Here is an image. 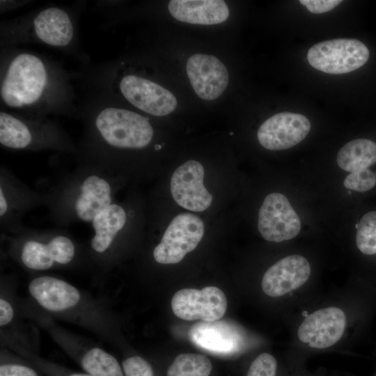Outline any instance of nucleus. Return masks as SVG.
<instances>
[{
  "instance_id": "obj_16",
  "label": "nucleus",
  "mask_w": 376,
  "mask_h": 376,
  "mask_svg": "<svg viewBox=\"0 0 376 376\" xmlns=\"http://www.w3.org/2000/svg\"><path fill=\"white\" fill-rule=\"evenodd\" d=\"M186 70L197 95L205 100L219 97L228 84V72L217 57L195 54L187 60Z\"/></svg>"
},
{
  "instance_id": "obj_6",
  "label": "nucleus",
  "mask_w": 376,
  "mask_h": 376,
  "mask_svg": "<svg viewBox=\"0 0 376 376\" xmlns=\"http://www.w3.org/2000/svg\"><path fill=\"white\" fill-rule=\"evenodd\" d=\"M369 55L368 47L360 40L337 38L312 46L308 51L307 59L316 70L340 75L363 66L368 61Z\"/></svg>"
},
{
  "instance_id": "obj_24",
  "label": "nucleus",
  "mask_w": 376,
  "mask_h": 376,
  "mask_svg": "<svg viewBox=\"0 0 376 376\" xmlns=\"http://www.w3.org/2000/svg\"><path fill=\"white\" fill-rule=\"evenodd\" d=\"M212 369V363L206 356L184 353L175 357L166 376H209Z\"/></svg>"
},
{
  "instance_id": "obj_30",
  "label": "nucleus",
  "mask_w": 376,
  "mask_h": 376,
  "mask_svg": "<svg viewBox=\"0 0 376 376\" xmlns=\"http://www.w3.org/2000/svg\"><path fill=\"white\" fill-rule=\"evenodd\" d=\"M300 3L305 6L312 13L320 14L330 11L342 1L339 0H300Z\"/></svg>"
},
{
  "instance_id": "obj_34",
  "label": "nucleus",
  "mask_w": 376,
  "mask_h": 376,
  "mask_svg": "<svg viewBox=\"0 0 376 376\" xmlns=\"http://www.w3.org/2000/svg\"><path fill=\"white\" fill-rule=\"evenodd\" d=\"M230 135H233V132H230Z\"/></svg>"
},
{
  "instance_id": "obj_2",
  "label": "nucleus",
  "mask_w": 376,
  "mask_h": 376,
  "mask_svg": "<svg viewBox=\"0 0 376 376\" xmlns=\"http://www.w3.org/2000/svg\"><path fill=\"white\" fill-rule=\"evenodd\" d=\"M153 136L154 130L147 117L124 109L105 108L91 123L86 152L80 162L110 173L122 151L146 148Z\"/></svg>"
},
{
  "instance_id": "obj_7",
  "label": "nucleus",
  "mask_w": 376,
  "mask_h": 376,
  "mask_svg": "<svg viewBox=\"0 0 376 376\" xmlns=\"http://www.w3.org/2000/svg\"><path fill=\"white\" fill-rule=\"evenodd\" d=\"M204 234V224L198 216L181 213L171 221L160 242L154 248L155 260L160 264H175L194 250Z\"/></svg>"
},
{
  "instance_id": "obj_9",
  "label": "nucleus",
  "mask_w": 376,
  "mask_h": 376,
  "mask_svg": "<svg viewBox=\"0 0 376 376\" xmlns=\"http://www.w3.org/2000/svg\"><path fill=\"white\" fill-rule=\"evenodd\" d=\"M347 326L344 311L338 306L319 308L308 315L298 327L299 340L308 347L324 350L337 344Z\"/></svg>"
},
{
  "instance_id": "obj_8",
  "label": "nucleus",
  "mask_w": 376,
  "mask_h": 376,
  "mask_svg": "<svg viewBox=\"0 0 376 376\" xmlns=\"http://www.w3.org/2000/svg\"><path fill=\"white\" fill-rule=\"evenodd\" d=\"M171 308L182 320L211 322L224 316L227 299L224 292L217 287L207 286L201 290L184 288L173 296Z\"/></svg>"
},
{
  "instance_id": "obj_12",
  "label": "nucleus",
  "mask_w": 376,
  "mask_h": 376,
  "mask_svg": "<svg viewBox=\"0 0 376 376\" xmlns=\"http://www.w3.org/2000/svg\"><path fill=\"white\" fill-rule=\"evenodd\" d=\"M124 97L140 110L156 116L171 113L177 107L174 95L160 85L136 75L125 76L120 82Z\"/></svg>"
},
{
  "instance_id": "obj_26",
  "label": "nucleus",
  "mask_w": 376,
  "mask_h": 376,
  "mask_svg": "<svg viewBox=\"0 0 376 376\" xmlns=\"http://www.w3.org/2000/svg\"><path fill=\"white\" fill-rule=\"evenodd\" d=\"M345 187L359 192L370 190L376 185V175L366 169L351 172L343 182Z\"/></svg>"
},
{
  "instance_id": "obj_1",
  "label": "nucleus",
  "mask_w": 376,
  "mask_h": 376,
  "mask_svg": "<svg viewBox=\"0 0 376 376\" xmlns=\"http://www.w3.org/2000/svg\"><path fill=\"white\" fill-rule=\"evenodd\" d=\"M121 178L91 164L77 167L41 191L49 219L58 226L77 222L91 223L102 210L114 203Z\"/></svg>"
},
{
  "instance_id": "obj_10",
  "label": "nucleus",
  "mask_w": 376,
  "mask_h": 376,
  "mask_svg": "<svg viewBox=\"0 0 376 376\" xmlns=\"http://www.w3.org/2000/svg\"><path fill=\"white\" fill-rule=\"evenodd\" d=\"M258 230L269 242H281L295 237L301 229L300 219L282 194L267 195L258 213Z\"/></svg>"
},
{
  "instance_id": "obj_13",
  "label": "nucleus",
  "mask_w": 376,
  "mask_h": 376,
  "mask_svg": "<svg viewBox=\"0 0 376 376\" xmlns=\"http://www.w3.org/2000/svg\"><path fill=\"white\" fill-rule=\"evenodd\" d=\"M311 130L308 119L302 114L282 112L266 120L257 136L263 147L271 150L290 148L303 141Z\"/></svg>"
},
{
  "instance_id": "obj_32",
  "label": "nucleus",
  "mask_w": 376,
  "mask_h": 376,
  "mask_svg": "<svg viewBox=\"0 0 376 376\" xmlns=\"http://www.w3.org/2000/svg\"><path fill=\"white\" fill-rule=\"evenodd\" d=\"M13 309L10 304L3 299H0V325L8 324L13 319Z\"/></svg>"
},
{
  "instance_id": "obj_23",
  "label": "nucleus",
  "mask_w": 376,
  "mask_h": 376,
  "mask_svg": "<svg viewBox=\"0 0 376 376\" xmlns=\"http://www.w3.org/2000/svg\"><path fill=\"white\" fill-rule=\"evenodd\" d=\"M79 362L86 373L91 376H125L123 367L117 359L98 347L85 352Z\"/></svg>"
},
{
  "instance_id": "obj_11",
  "label": "nucleus",
  "mask_w": 376,
  "mask_h": 376,
  "mask_svg": "<svg viewBox=\"0 0 376 376\" xmlns=\"http://www.w3.org/2000/svg\"><path fill=\"white\" fill-rule=\"evenodd\" d=\"M135 215L134 210L116 202L102 210L91 223L94 232L90 242L91 251L97 257H109Z\"/></svg>"
},
{
  "instance_id": "obj_29",
  "label": "nucleus",
  "mask_w": 376,
  "mask_h": 376,
  "mask_svg": "<svg viewBox=\"0 0 376 376\" xmlns=\"http://www.w3.org/2000/svg\"><path fill=\"white\" fill-rule=\"evenodd\" d=\"M0 376H38L32 367L16 361H3L0 366Z\"/></svg>"
},
{
  "instance_id": "obj_18",
  "label": "nucleus",
  "mask_w": 376,
  "mask_h": 376,
  "mask_svg": "<svg viewBox=\"0 0 376 376\" xmlns=\"http://www.w3.org/2000/svg\"><path fill=\"white\" fill-rule=\"evenodd\" d=\"M168 8L177 20L193 24H221L229 16L228 6L222 0H172Z\"/></svg>"
},
{
  "instance_id": "obj_25",
  "label": "nucleus",
  "mask_w": 376,
  "mask_h": 376,
  "mask_svg": "<svg viewBox=\"0 0 376 376\" xmlns=\"http://www.w3.org/2000/svg\"><path fill=\"white\" fill-rule=\"evenodd\" d=\"M356 244L366 255L376 254V211L365 214L357 226Z\"/></svg>"
},
{
  "instance_id": "obj_27",
  "label": "nucleus",
  "mask_w": 376,
  "mask_h": 376,
  "mask_svg": "<svg viewBox=\"0 0 376 376\" xmlns=\"http://www.w3.org/2000/svg\"><path fill=\"white\" fill-rule=\"evenodd\" d=\"M277 361L271 354L263 352L251 363L246 376H276Z\"/></svg>"
},
{
  "instance_id": "obj_28",
  "label": "nucleus",
  "mask_w": 376,
  "mask_h": 376,
  "mask_svg": "<svg viewBox=\"0 0 376 376\" xmlns=\"http://www.w3.org/2000/svg\"><path fill=\"white\" fill-rule=\"evenodd\" d=\"M125 376H154L151 365L139 356L130 357L122 362Z\"/></svg>"
},
{
  "instance_id": "obj_35",
  "label": "nucleus",
  "mask_w": 376,
  "mask_h": 376,
  "mask_svg": "<svg viewBox=\"0 0 376 376\" xmlns=\"http://www.w3.org/2000/svg\"><path fill=\"white\" fill-rule=\"evenodd\" d=\"M376 376V375H375Z\"/></svg>"
},
{
  "instance_id": "obj_3",
  "label": "nucleus",
  "mask_w": 376,
  "mask_h": 376,
  "mask_svg": "<svg viewBox=\"0 0 376 376\" xmlns=\"http://www.w3.org/2000/svg\"><path fill=\"white\" fill-rule=\"evenodd\" d=\"M13 242L22 264L34 271L70 265L77 256L75 241L60 229L37 230L24 226L14 234Z\"/></svg>"
},
{
  "instance_id": "obj_21",
  "label": "nucleus",
  "mask_w": 376,
  "mask_h": 376,
  "mask_svg": "<svg viewBox=\"0 0 376 376\" xmlns=\"http://www.w3.org/2000/svg\"><path fill=\"white\" fill-rule=\"evenodd\" d=\"M340 168L354 172L368 169L376 163V143L366 139H357L347 143L338 152Z\"/></svg>"
},
{
  "instance_id": "obj_17",
  "label": "nucleus",
  "mask_w": 376,
  "mask_h": 376,
  "mask_svg": "<svg viewBox=\"0 0 376 376\" xmlns=\"http://www.w3.org/2000/svg\"><path fill=\"white\" fill-rule=\"evenodd\" d=\"M29 290L33 297L47 310L61 311L79 301L80 294L69 283L56 277L42 276L33 279Z\"/></svg>"
},
{
  "instance_id": "obj_22",
  "label": "nucleus",
  "mask_w": 376,
  "mask_h": 376,
  "mask_svg": "<svg viewBox=\"0 0 376 376\" xmlns=\"http://www.w3.org/2000/svg\"><path fill=\"white\" fill-rule=\"evenodd\" d=\"M0 143L5 148L13 150L33 149V139L28 123L1 111Z\"/></svg>"
},
{
  "instance_id": "obj_5",
  "label": "nucleus",
  "mask_w": 376,
  "mask_h": 376,
  "mask_svg": "<svg viewBox=\"0 0 376 376\" xmlns=\"http://www.w3.org/2000/svg\"><path fill=\"white\" fill-rule=\"evenodd\" d=\"M45 205L41 191H36L4 166L0 169V228L3 234H15L24 226L23 217L31 210Z\"/></svg>"
},
{
  "instance_id": "obj_14",
  "label": "nucleus",
  "mask_w": 376,
  "mask_h": 376,
  "mask_svg": "<svg viewBox=\"0 0 376 376\" xmlns=\"http://www.w3.org/2000/svg\"><path fill=\"white\" fill-rule=\"evenodd\" d=\"M204 169L196 160H189L173 173L170 186L175 201L185 209L202 212L210 207L212 196L203 185Z\"/></svg>"
},
{
  "instance_id": "obj_33",
  "label": "nucleus",
  "mask_w": 376,
  "mask_h": 376,
  "mask_svg": "<svg viewBox=\"0 0 376 376\" xmlns=\"http://www.w3.org/2000/svg\"><path fill=\"white\" fill-rule=\"evenodd\" d=\"M162 145H160V144H155V151H158V150H161V149H162Z\"/></svg>"
},
{
  "instance_id": "obj_19",
  "label": "nucleus",
  "mask_w": 376,
  "mask_h": 376,
  "mask_svg": "<svg viewBox=\"0 0 376 376\" xmlns=\"http://www.w3.org/2000/svg\"><path fill=\"white\" fill-rule=\"evenodd\" d=\"M37 37L46 44L55 47L68 45L74 35V28L68 14L58 8H48L33 20Z\"/></svg>"
},
{
  "instance_id": "obj_4",
  "label": "nucleus",
  "mask_w": 376,
  "mask_h": 376,
  "mask_svg": "<svg viewBox=\"0 0 376 376\" xmlns=\"http://www.w3.org/2000/svg\"><path fill=\"white\" fill-rule=\"evenodd\" d=\"M47 84V72L38 56L28 53L16 56L10 63L1 84V97L10 107L36 102Z\"/></svg>"
},
{
  "instance_id": "obj_20",
  "label": "nucleus",
  "mask_w": 376,
  "mask_h": 376,
  "mask_svg": "<svg viewBox=\"0 0 376 376\" xmlns=\"http://www.w3.org/2000/svg\"><path fill=\"white\" fill-rule=\"evenodd\" d=\"M189 336L198 346L218 353L231 352L237 344L235 333L225 321L197 323L191 328Z\"/></svg>"
},
{
  "instance_id": "obj_15",
  "label": "nucleus",
  "mask_w": 376,
  "mask_h": 376,
  "mask_svg": "<svg viewBox=\"0 0 376 376\" xmlns=\"http://www.w3.org/2000/svg\"><path fill=\"white\" fill-rule=\"evenodd\" d=\"M311 267L302 256H288L272 265L264 274L262 290L271 297H281L301 288L309 279Z\"/></svg>"
},
{
  "instance_id": "obj_31",
  "label": "nucleus",
  "mask_w": 376,
  "mask_h": 376,
  "mask_svg": "<svg viewBox=\"0 0 376 376\" xmlns=\"http://www.w3.org/2000/svg\"><path fill=\"white\" fill-rule=\"evenodd\" d=\"M38 366L40 368H42V370L49 376H91L87 373H70L64 371V370L58 369V368H56L52 365L47 363H42V362L38 363Z\"/></svg>"
}]
</instances>
